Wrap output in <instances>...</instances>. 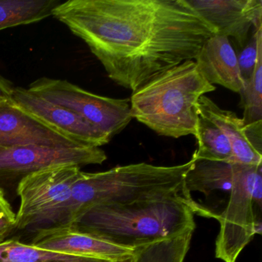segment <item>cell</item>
Listing matches in <instances>:
<instances>
[{"label": "cell", "mask_w": 262, "mask_h": 262, "mask_svg": "<svg viewBox=\"0 0 262 262\" xmlns=\"http://www.w3.org/2000/svg\"><path fill=\"white\" fill-rule=\"evenodd\" d=\"M53 16L86 43L112 80L133 92L194 60L217 34L185 0H69Z\"/></svg>", "instance_id": "6da1fadb"}, {"label": "cell", "mask_w": 262, "mask_h": 262, "mask_svg": "<svg viewBox=\"0 0 262 262\" xmlns=\"http://www.w3.org/2000/svg\"><path fill=\"white\" fill-rule=\"evenodd\" d=\"M194 161L192 155L186 163L173 166L138 163L102 172L82 171L69 199L44 217L33 231L70 226L96 205L182 195L185 174Z\"/></svg>", "instance_id": "7a4b0ae2"}, {"label": "cell", "mask_w": 262, "mask_h": 262, "mask_svg": "<svg viewBox=\"0 0 262 262\" xmlns=\"http://www.w3.org/2000/svg\"><path fill=\"white\" fill-rule=\"evenodd\" d=\"M200 205L182 195L96 205L70 226L133 250L194 231Z\"/></svg>", "instance_id": "3957f363"}, {"label": "cell", "mask_w": 262, "mask_h": 262, "mask_svg": "<svg viewBox=\"0 0 262 262\" xmlns=\"http://www.w3.org/2000/svg\"><path fill=\"white\" fill-rule=\"evenodd\" d=\"M215 90L201 74L195 61H185L156 75L133 92L132 116L160 136H195L198 102Z\"/></svg>", "instance_id": "277c9868"}, {"label": "cell", "mask_w": 262, "mask_h": 262, "mask_svg": "<svg viewBox=\"0 0 262 262\" xmlns=\"http://www.w3.org/2000/svg\"><path fill=\"white\" fill-rule=\"evenodd\" d=\"M262 164L236 163L229 199L225 211L216 215L220 230L215 242V257L236 262L256 234H261V214L253 201L254 181Z\"/></svg>", "instance_id": "5b68a950"}, {"label": "cell", "mask_w": 262, "mask_h": 262, "mask_svg": "<svg viewBox=\"0 0 262 262\" xmlns=\"http://www.w3.org/2000/svg\"><path fill=\"white\" fill-rule=\"evenodd\" d=\"M29 91L83 118L110 140L133 119L130 99H113L93 94L66 80L42 77Z\"/></svg>", "instance_id": "8992f818"}, {"label": "cell", "mask_w": 262, "mask_h": 262, "mask_svg": "<svg viewBox=\"0 0 262 262\" xmlns=\"http://www.w3.org/2000/svg\"><path fill=\"white\" fill-rule=\"evenodd\" d=\"M106 159L105 151L99 147L56 148L30 145L0 148V189H16L24 178L42 170L101 165Z\"/></svg>", "instance_id": "52a82bcc"}, {"label": "cell", "mask_w": 262, "mask_h": 262, "mask_svg": "<svg viewBox=\"0 0 262 262\" xmlns=\"http://www.w3.org/2000/svg\"><path fill=\"white\" fill-rule=\"evenodd\" d=\"M81 172V168L73 165L55 167L21 180L16 189L20 198V206L16 214L15 230L35 228L65 202Z\"/></svg>", "instance_id": "ba28073f"}, {"label": "cell", "mask_w": 262, "mask_h": 262, "mask_svg": "<svg viewBox=\"0 0 262 262\" xmlns=\"http://www.w3.org/2000/svg\"><path fill=\"white\" fill-rule=\"evenodd\" d=\"M30 145L56 148L90 146L49 126L10 99L0 101V148Z\"/></svg>", "instance_id": "9c48e42d"}, {"label": "cell", "mask_w": 262, "mask_h": 262, "mask_svg": "<svg viewBox=\"0 0 262 262\" xmlns=\"http://www.w3.org/2000/svg\"><path fill=\"white\" fill-rule=\"evenodd\" d=\"M185 3L216 30L231 38L239 50L249 39V32L262 26V0H185Z\"/></svg>", "instance_id": "30bf717a"}, {"label": "cell", "mask_w": 262, "mask_h": 262, "mask_svg": "<svg viewBox=\"0 0 262 262\" xmlns=\"http://www.w3.org/2000/svg\"><path fill=\"white\" fill-rule=\"evenodd\" d=\"M9 99L49 126L85 145L99 148L110 142L83 118L33 94L28 89L14 86Z\"/></svg>", "instance_id": "8fae6325"}, {"label": "cell", "mask_w": 262, "mask_h": 262, "mask_svg": "<svg viewBox=\"0 0 262 262\" xmlns=\"http://www.w3.org/2000/svg\"><path fill=\"white\" fill-rule=\"evenodd\" d=\"M198 113L208 118L226 136L232 148V162L262 164V122L246 125L235 113L222 110L205 96L199 99Z\"/></svg>", "instance_id": "7c38bea8"}, {"label": "cell", "mask_w": 262, "mask_h": 262, "mask_svg": "<svg viewBox=\"0 0 262 262\" xmlns=\"http://www.w3.org/2000/svg\"><path fill=\"white\" fill-rule=\"evenodd\" d=\"M36 232L31 245L48 251L119 261L133 255L132 250L73 226L39 230Z\"/></svg>", "instance_id": "4fadbf2b"}, {"label": "cell", "mask_w": 262, "mask_h": 262, "mask_svg": "<svg viewBox=\"0 0 262 262\" xmlns=\"http://www.w3.org/2000/svg\"><path fill=\"white\" fill-rule=\"evenodd\" d=\"M194 61L201 74L211 85L217 84L238 93L245 88L237 54L226 36L214 35L208 38Z\"/></svg>", "instance_id": "5bb4252c"}, {"label": "cell", "mask_w": 262, "mask_h": 262, "mask_svg": "<svg viewBox=\"0 0 262 262\" xmlns=\"http://www.w3.org/2000/svg\"><path fill=\"white\" fill-rule=\"evenodd\" d=\"M235 165L234 162L205 160L195 157L194 165L185 174L182 197L192 205H198L191 198L192 191H199L207 195L217 190L230 192Z\"/></svg>", "instance_id": "9a60e30c"}, {"label": "cell", "mask_w": 262, "mask_h": 262, "mask_svg": "<svg viewBox=\"0 0 262 262\" xmlns=\"http://www.w3.org/2000/svg\"><path fill=\"white\" fill-rule=\"evenodd\" d=\"M60 4L59 0H0V31L43 20Z\"/></svg>", "instance_id": "2e32d148"}, {"label": "cell", "mask_w": 262, "mask_h": 262, "mask_svg": "<svg viewBox=\"0 0 262 262\" xmlns=\"http://www.w3.org/2000/svg\"><path fill=\"white\" fill-rule=\"evenodd\" d=\"M110 260L72 255L27 245L16 239L0 243V262H108Z\"/></svg>", "instance_id": "e0dca14e"}, {"label": "cell", "mask_w": 262, "mask_h": 262, "mask_svg": "<svg viewBox=\"0 0 262 262\" xmlns=\"http://www.w3.org/2000/svg\"><path fill=\"white\" fill-rule=\"evenodd\" d=\"M198 116L196 159L232 162V148L226 136L208 118L199 113Z\"/></svg>", "instance_id": "ac0fdd59"}, {"label": "cell", "mask_w": 262, "mask_h": 262, "mask_svg": "<svg viewBox=\"0 0 262 262\" xmlns=\"http://www.w3.org/2000/svg\"><path fill=\"white\" fill-rule=\"evenodd\" d=\"M194 231L133 250V262H184Z\"/></svg>", "instance_id": "d6986e66"}, {"label": "cell", "mask_w": 262, "mask_h": 262, "mask_svg": "<svg viewBox=\"0 0 262 262\" xmlns=\"http://www.w3.org/2000/svg\"><path fill=\"white\" fill-rule=\"evenodd\" d=\"M242 120L246 125L262 122V50H260L252 76L241 92Z\"/></svg>", "instance_id": "ffe728a7"}, {"label": "cell", "mask_w": 262, "mask_h": 262, "mask_svg": "<svg viewBox=\"0 0 262 262\" xmlns=\"http://www.w3.org/2000/svg\"><path fill=\"white\" fill-rule=\"evenodd\" d=\"M254 33L246 45L237 55L241 76L245 84L252 76L257 63L258 53L262 50V26L254 29Z\"/></svg>", "instance_id": "44dd1931"}, {"label": "cell", "mask_w": 262, "mask_h": 262, "mask_svg": "<svg viewBox=\"0 0 262 262\" xmlns=\"http://www.w3.org/2000/svg\"><path fill=\"white\" fill-rule=\"evenodd\" d=\"M5 193L0 189V216L14 220L16 219V214L12 209L11 205L5 197Z\"/></svg>", "instance_id": "7402d4cb"}, {"label": "cell", "mask_w": 262, "mask_h": 262, "mask_svg": "<svg viewBox=\"0 0 262 262\" xmlns=\"http://www.w3.org/2000/svg\"><path fill=\"white\" fill-rule=\"evenodd\" d=\"M15 230V221L0 216V243Z\"/></svg>", "instance_id": "603a6c76"}, {"label": "cell", "mask_w": 262, "mask_h": 262, "mask_svg": "<svg viewBox=\"0 0 262 262\" xmlns=\"http://www.w3.org/2000/svg\"><path fill=\"white\" fill-rule=\"evenodd\" d=\"M13 88L14 86L8 79L0 76V99H10Z\"/></svg>", "instance_id": "cb8c5ba5"}, {"label": "cell", "mask_w": 262, "mask_h": 262, "mask_svg": "<svg viewBox=\"0 0 262 262\" xmlns=\"http://www.w3.org/2000/svg\"><path fill=\"white\" fill-rule=\"evenodd\" d=\"M121 262H133V258L128 257V258L125 259V260H122Z\"/></svg>", "instance_id": "d4e9b609"}, {"label": "cell", "mask_w": 262, "mask_h": 262, "mask_svg": "<svg viewBox=\"0 0 262 262\" xmlns=\"http://www.w3.org/2000/svg\"><path fill=\"white\" fill-rule=\"evenodd\" d=\"M121 261H122V260H121ZM121 261H119V260H111V261H108V262H121Z\"/></svg>", "instance_id": "484cf974"}, {"label": "cell", "mask_w": 262, "mask_h": 262, "mask_svg": "<svg viewBox=\"0 0 262 262\" xmlns=\"http://www.w3.org/2000/svg\"><path fill=\"white\" fill-rule=\"evenodd\" d=\"M5 100V99H0V101Z\"/></svg>", "instance_id": "4316f807"}]
</instances>
